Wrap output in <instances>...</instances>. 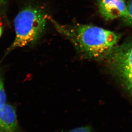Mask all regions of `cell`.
Masks as SVG:
<instances>
[{"label":"cell","instance_id":"obj_7","mask_svg":"<svg viewBox=\"0 0 132 132\" xmlns=\"http://www.w3.org/2000/svg\"><path fill=\"white\" fill-rule=\"evenodd\" d=\"M128 13L125 19L129 25L132 26V0L127 4Z\"/></svg>","mask_w":132,"mask_h":132},{"label":"cell","instance_id":"obj_9","mask_svg":"<svg viewBox=\"0 0 132 132\" xmlns=\"http://www.w3.org/2000/svg\"><path fill=\"white\" fill-rule=\"evenodd\" d=\"M7 0H0V8H3L6 4Z\"/></svg>","mask_w":132,"mask_h":132},{"label":"cell","instance_id":"obj_3","mask_svg":"<svg viewBox=\"0 0 132 132\" xmlns=\"http://www.w3.org/2000/svg\"><path fill=\"white\" fill-rule=\"evenodd\" d=\"M109 55L112 68L132 93V42L113 49Z\"/></svg>","mask_w":132,"mask_h":132},{"label":"cell","instance_id":"obj_8","mask_svg":"<svg viewBox=\"0 0 132 132\" xmlns=\"http://www.w3.org/2000/svg\"><path fill=\"white\" fill-rule=\"evenodd\" d=\"M68 132H93L92 129L88 126H84L73 129Z\"/></svg>","mask_w":132,"mask_h":132},{"label":"cell","instance_id":"obj_10","mask_svg":"<svg viewBox=\"0 0 132 132\" xmlns=\"http://www.w3.org/2000/svg\"><path fill=\"white\" fill-rule=\"evenodd\" d=\"M2 27L1 26V25H0V38H1V35H2Z\"/></svg>","mask_w":132,"mask_h":132},{"label":"cell","instance_id":"obj_6","mask_svg":"<svg viewBox=\"0 0 132 132\" xmlns=\"http://www.w3.org/2000/svg\"><path fill=\"white\" fill-rule=\"evenodd\" d=\"M6 95L4 87V79L2 73L0 70V105L6 103Z\"/></svg>","mask_w":132,"mask_h":132},{"label":"cell","instance_id":"obj_11","mask_svg":"<svg viewBox=\"0 0 132 132\" xmlns=\"http://www.w3.org/2000/svg\"><path fill=\"white\" fill-rule=\"evenodd\" d=\"M0 132H3V131H1V130H0Z\"/></svg>","mask_w":132,"mask_h":132},{"label":"cell","instance_id":"obj_4","mask_svg":"<svg viewBox=\"0 0 132 132\" xmlns=\"http://www.w3.org/2000/svg\"><path fill=\"white\" fill-rule=\"evenodd\" d=\"M100 15L106 21L119 18L125 19L127 15V5L125 0H97Z\"/></svg>","mask_w":132,"mask_h":132},{"label":"cell","instance_id":"obj_5","mask_svg":"<svg viewBox=\"0 0 132 132\" xmlns=\"http://www.w3.org/2000/svg\"><path fill=\"white\" fill-rule=\"evenodd\" d=\"M18 128L16 112L13 106L0 105V130L4 132H15Z\"/></svg>","mask_w":132,"mask_h":132},{"label":"cell","instance_id":"obj_1","mask_svg":"<svg viewBox=\"0 0 132 132\" xmlns=\"http://www.w3.org/2000/svg\"><path fill=\"white\" fill-rule=\"evenodd\" d=\"M54 27L72 44L80 55L91 59L109 55L120 39L113 31L90 25H62L49 17Z\"/></svg>","mask_w":132,"mask_h":132},{"label":"cell","instance_id":"obj_2","mask_svg":"<svg viewBox=\"0 0 132 132\" xmlns=\"http://www.w3.org/2000/svg\"><path fill=\"white\" fill-rule=\"evenodd\" d=\"M49 16L37 6H29L21 10L15 17V38L5 55L16 48L34 44L45 32Z\"/></svg>","mask_w":132,"mask_h":132}]
</instances>
